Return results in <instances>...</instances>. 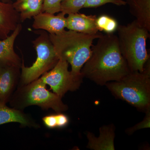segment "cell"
I'll use <instances>...</instances> for the list:
<instances>
[{"label":"cell","mask_w":150,"mask_h":150,"mask_svg":"<svg viewBox=\"0 0 150 150\" xmlns=\"http://www.w3.org/2000/svg\"><path fill=\"white\" fill-rule=\"evenodd\" d=\"M131 72L120 51L117 35L113 33L103 34L98 38L81 70L84 78L101 86L120 80Z\"/></svg>","instance_id":"cell-1"},{"label":"cell","mask_w":150,"mask_h":150,"mask_svg":"<svg viewBox=\"0 0 150 150\" xmlns=\"http://www.w3.org/2000/svg\"><path fill=\"white\" fill-rule=\"evenodd\" d=\"M49 35L59 59L71 65L73 74L84 78L81 70L91 55L93 40L102 36V33L90 35L69 30Z\"/></svg>","instance_id":"cell-2"},{"label":"cell","mask_w":150,"mask_h":150,"mask_svg":"<svg viewBox=\"0 0 150 150\" xmlns=\"http://www.w3.org/2000/svg\"><path fill=\"white\" fill-rule=\"evenodd\" d=\"M105 86L116 98L122 100L141 111L150 110V62L143 72H131L120 80Z\"/></svg>","instance_id":"cell-3"},{"label":"cell","mask_w":150,"mask_h":150,"mask_svg":"<svg viewBox=\"0 0 150 150\" xmlns=\"http://www.w3.org/2000/svg\"><path fill=\"white\" fill-rule=\"evenodd\" d=\"M117 31L120 51L130 71L143 72L150 59L146 49L149 31L136 19L127 25H118Z\"/></svg>","instance_id":"cell-4"},{"label":"cell","mask_w":150,"mask_h":150,"mask_svg":"<svg viewBox=\"0 0 150 150\" xmlns=\"http://www.w3.org/2000/svg\"><path fill=\"white\" fill-rule=\"evenodd\" d=\"M46 85L40 78L31 82L18 86L10 100L11 107L23 110L31 105H37L43 110L52 109L57 113L69 109L62 98L47 89Z\"/></svg>","instance_id":"cell-5"},{"label":"cell","mask_w":150,"mask_h":150,"mask_svg":"<svg viewBox=\"0 0 150 150\" xmlns=\"http://www.w3.org/2000/svg\"><path fill=\"white\" fill-rule=\"evenodd\" d=\"M38 33L39 35L32 42L37 54L36 60L32 66L26 67L22 58L18 86L27 84L40 78L52 69L59 62V57L50 40L49 33L43 30Z\"/></svg>","instance_id":"cell-6"},{"label":"cell","mask_w":150,"mask_h":150,"mask_svg":"<svg viewBox=\"0 0 150 150\" xmlns=\"http://www.w3.org/2000/svg\"><path fill=\"white\" fill-rule=\"evenodd\" d=\"M69 63L62 59L51 70L40 77L41 80L50 86L53 92L63 97L68 91H75L79 88L83 78L73 74L69 70Z\"/></svg>","instance_id":"cell-7"},{"label":"cell","mask_w":150,"mask_h":150,"mask_svg":"<svg viewBox=\"0 0 150 150\" xmlns=\"http://www.w3.org/2000/svg\"><path fill=\"white\" fill-rule=\"evenodd\" d=\"M21 68L13 66L0 67V103L6 104L18 85Z\"/></svg>","instance_id":"cell-8"},{"label":"cell","mask_w":150,"mask_h":150,"mask_svg":"<svg viewBox=\"0 0 150 150\" xmlns=\"http://www.w3.org/2000/svg\"><path fill=\"white\" fill-rule=\"evenodd\" d=\"M66 15L62 12L57 15L46 12H41L33 17L32 27L35 30H41L49 34H58L67 28Z\"/></svg>","instance_id":"cell-9"},{"label":"cell","mask_w":150,"mask_h":150,"mask_svg":"<svg viewBox=\"0 0 150 150\" xmlns=\"http://www.w3.org/2000/svg\"><path fill=\"white\" fill-rule=\"evenodd\" d=\"M22 29V25L20 23L7 37L0 39V67L7 66L21 67L22 60L16 53L14 46Z\"/></svg>","instance_id":"cell-10"},{"label":"cell","mask_w":150,"mask_h":150,"mask_svg":"<svg viewBox=\"0 0 150 150\" xmlns=\"http://www.w3.org/2000/svg\"><path fill=\"white\" fill-rule=\"evenodd\" d=\"M115 126L113 124L105 125L99 129L100 135L97 137L93 133L87 132V148L93 150H114Z\"/></svg>","instance_id":"cell-11"},{"label":"cell","mask_w":150,"mask_h":150,"mask_svg":"<svg viewBox=\"0 0 150 150\" xmlns=\"http://www.w3.org/2000/svg\"><path fill=\"white\" fill-rule=\"evenodd\" d=\"M9 123H20L24 127L38 129L40 126L32 116L23 110L9 107L0 103V125Z\"/></svg>","instance_id":"cell-12"},{"label":"cell","mask_w":150,"mask_h":150,"mask_svg":"<svg viewBox=\"0 0 150 150\" xmlns=\"http://www.w3.org/2000/svg\"><path fill=\"white\" fill-rule=\"evenodd\" d=\"M96 18L95 15H86L79 12L70 13L67 17V28L84 34H96L99 32Z\"/></svg>","instance_id":"cell-13"},{"label":"cell","mask_w":150,"mask_h":150,"mask_svg":"<svg viewBox=\"0 0 150 150\" xmlns=\"http://www.w3.org/2000/svg\"><path fill=\"white\" fill-rule=\"evenodd\" d=\"M20 23L19 14L14 8L13 3L0 1V39L7 37Z\"/></svg>","instance_id":"cell-14"},{"label":"cell","mask_w":150,"mask_h":150,"mask_svg":"<svg viewBox=\"0 0 150 150\" xmlns=\"http://www.w3.org/2000/svg\"><path fill=\"white\" fill-rule=\"evenodd\" d=\"M129 11L143 27L150 31V0H126Z\"/></svg>","instance_id":"cell-15"},{"label":"cell","mask_w":150,"mask_h":150,"mask_svg":"<svg viewBox=\"0 0 150 150\" xmlns=\"http://www.w3.org/2000/svg\"><path fill=\"white\" fill-rule=\"evenodd\" d=\"M43 0H16L14 8L19 14L21 22L36 16L42 12Z\"/></svg>","instance_id":"cell-16"},{"label":"cell","mask_w":150,"mask_h":150,"mask_svg":"<svg viewBox=\"0 0 150 150\" xmlns=\"http://www.w3.org/2000/svg\"><path fill=\"white\" fill-rule=\"evenodd\" d=\"M96 25L99 31H103L107 34L113 33L117 30L118 26L116 20L106 15L97 18Z\"/></svg>","instance_id":"cell-17"},{"label":"cell","mask_w":150,"mask_h":150,"mask_svg":"<svg viewBox=\"0 0 150 150\" xmlns=\"http://www.w3.org/2000/svg\"><path fill=\"white\" fill-rule=\"evenodd\" d=\"M87 0H63L61 3V12L65 15L79 12L83 8Z\"/></svg>","instance_id":"cell-18"},{"label":"cell","mask_w":150,"mask_h":150,"mask_svg":"<svg viewBox=\"0 0 150 150\" xmlns=\"http://www.w3.org/2000/svg\"><path fill=\"white\" fill-rule=\"evenodd\" d=\"M107 4H112L118 6L126 5V1L124 0H87L83 8H96Z\"/></svg>","instance_id":"cell-19"},{"label":"cell","mask_w":150,"mask_h":150,"mask_svg":"<svg viewBox=\"0 0 150 150\" xmlns=\"http://www.w3.org/2000/svg\"><path fill=\"white\" fill-rule=\"evenodd\" d=\"M63 0H43L42 12L54 14L61 11V3Z\"/></svg>","instance_id":"cell-20"},{"label":"cell","mask_w":150,"mask_h":150,"mask_svg":"<svg viewBox=\"0 0 150 150\" xmlns=\"http://www.w3.org/2000/svg\"><path fill=\"white\" fill-rule=\"evenodd\" d=\"M146 112V116L141 122L132 126L131 128L126 129L125 132L128 135H132L136 131L141 129H148L150 127V110Z\"/></svg>","instance_id":"cell-21"},{"label":"cell","mask_w":150,"mask_h":150,"mask_svg":"<svg viewBox=\"0 0 150 150\" xmlns=\"http://www.w3.org/2000/svg\"><path fill=\"white\" fill-rule=\"evenodd\" d=\"M43 124L50 129L57 128V120L56 114H51L44 116L42 118Z\"/></svg>","instance_id":"cell-22"},{"label":"cell","mask_w":150,"mask_h":150,"mask_svg":"<svg viewBox=\"0 0 150 150\" xmlns=\"http://www.w3.org/2000/svg\"><path fill=\"white\" fill-rule=\"evenodd\" d=\"M56 115L57 128H63L68 125L69 118L67 115L62 112H59L56 114Z\"/></svg>","instance_id":"cell-23"},{"label":"cell","mask_w":150,"mask_h":150,"mask_svg":"<svg viewBox=\"0 0 150 150\" xmlns=\"http://www.w3.org/2000/svg\"><path fill=\"white\" fill-rule=\"evenodd\" d=\"M15 1L16 0H0L1 1L6 3H13V2Z\"/></svg>","instance_id":"cell-24"}]
</instances>
